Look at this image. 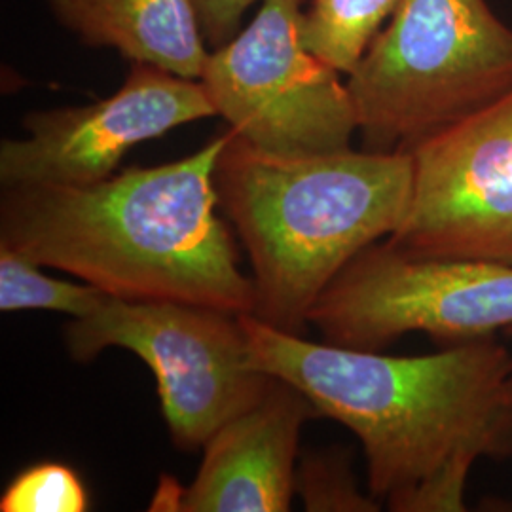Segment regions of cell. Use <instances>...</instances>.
<instances>
[{
  "instance_id": "13",
  "label": "cell",
  "mask_w": 512,
  "mask_h": 512,
  "mask_svg": "<svg viewBox=\"0 0 512 512\" xmlns=\"http://www.w3.org/2000/svg\"><path fill=\"white\" fill-rule=\"evenodd\" d=\"M29 256L0 245V310L59 311L73 319L97 310L109 294L90 283H73L42 272Z\"/></svg>"
},
{
  "instance_id": "7",
  "label": "cell",
  "mask_w": 512,
  "mask_h": 512,
  "mask_svg": "<svg viewBox=\"0 0 512 512\" xmlns=\"http://www.w3.org/2000/svg\"><path fill=\"white\" fill-rule=\"evenodd\" d=\"M304 0H262L247 29L207 55L203 90L239 139L277 156L346 150L357 126L348 84L302 40Z\"/></svg>"
},
{
  "instance_id": "16",
  "label": "cell",
  "mask_w": 512,
  "mask_h": 512,
  "mask_svg": "<svg viewBox=\"0 0 512 512\" xmlns=\"http://www.w3.org/2000/svg\"><path fill=\"white\" fill-rule=\"evenodd\" d=\"M256 0H194L203 37L213 50L236 37L243 14Z\"/></svg>"
},
{
  "instance_id": "9",
  "label": "cell",
  "mask_w": 512,
  "mask_h": 512,
  "mask_svg": "<svg viewBox=\"0 0 512 512\" xmlns=\"http://www.w3.org/2000/svg\"><path fill=\"white\" fill-rule=\"evenodd\" d=\"M211 116L217 112L200 80L131 63L122 88L101 101L27 114V137L0 145V183H99L116 173L131 148Z\"/></svg>"
},
{
  "instance_id": "11",
  "label": "cell",
  "mask_w": 512,
  "mask_h": 512,
  "mask_svg": "<svg viewBox=\"0 0 512 512\" xmlns=\"http://www.w3.org/2000/svg\"><path fill=\"white\" fill-rule=\"evenodd\" d=\"M46 2L57 23L90 48H112L131 63L202 78L209 50L194 0Z\"/></svg>"
},
{
  "instance_id": "6",
  "label": "cell",
  "mask_w": 512,
  "mask_h": 512,
  "mask_svg": "<svg viewBox=\"0 0 512 512\" xmlns=\"http://www.w3.org/2000/svg\"><path fill=\"white\" fill-rule=\"evenodd\" d=\"M323 342L380 351L408 332L463 344L512 327V264L404 253L385 239L355 256L311 306Z\"/></svg>"
},
{
  "instance_id": "14",
  "label": "cell",
  "mask_w": 512,
  "mask_h": 512,
  "mask_svg": "<svg viewBox=\"0 0 512 512\" xmlns=\"http://www.w3.org/2000/svg\"><path fill=\"white\" fill-rule=\"evenodd\" d=\"M294 492L302 497L310 512H376L382 503L361 492L351 471V456L346 450L330 448L306 454L296 465Z\"/></svg>"
},
{
  "instance_id": "5",
  "label": "cell",
  "mask_w": 512,
  "mask_h": 512,
  "mask_svg": "<svg viewBox=\"0 0 512 512\" xmlns=\"http://www.w3.org/2000/svg\"><path fill=\"white\" fill-rule=\"evenodd\" d=\"M65 342L80 363L109 348L135 353L152 370L165 423L184 450L203 448L274 384L253 363L239 315L198 304L107 296L73 319Z\"/></svg>"
},
{
  "instance_id": "12",
  "label": "cell",
  "mask_w": 512,
  "mask_h": 512,
  "mask_svg": "<svg viewBox=\"0 0 512 512\" xmlns=\"http://www.w3.org/2000/svg\"><path fill=\"white\" fill-rule=\"evenodd\" d=\"M401 0H311L304 12L302 40L340 74L348 76L363 59Z\"/></svg>"
},
{
  "instance_id": "8",
  "label": "cell",
  "mask_w": 512,
  "mask_h": 512,
  "mask_svg": "<svg viewBox=\"0 0 512 512\" xmlns=\"http://www.w3.org/2000/svg\"><path fill=\"white\" fill-rule=\"evenodd\" d=\"M412 196L397 249L512 264V90L408 148Z\"/></svg>"
},
{
  "instance_id": "10",
  "label": "cell",
  "mask_w": 512,
  "mask_h": 512,
  "mask_svg": "<svg viewBox=\"0 0 512 512\" xmlns=\"http://www.w3.org/2000/svg\"><path fill=\"white\" fill-rule=\"evenodd\" d=\"M315 416L304 393L274 378L260 403L207 440L194 482L183 488L164 478L150 511H289L300 431Z\"/></svg>"
},
{
  "instance_id": "2",
  "label": "cell",
  "mask_w": 512,
  "mask_h": 512,
  "mask_svg": "<svg viewBox=\"0 0 512 512\" xmlns=\"http://www.w3.org/2000/svg\"><path fill=\"white\" fill-rule=\"evenodd\" d=\"M228 129L183 160L93 184L4 188L0 245L124 300L255 315L253 277L220 219L215 167Z\"/></svg>"
},
{
  "instance_id": "4",
  "label": "cell",
  "mask_w": 512,
  "mask_h": 512,
  "mask_svg": "<svg viewBox=\"0 0 512 512\" xmlns=\"http://www.w3.org/2000/svg\"><path fill=\"white\" fill-rule=\"evenodd\" d=\"M365 150L393 152L512 90V29L486 0H401L348 74Z\"/></svg>"
},
{
  "instance_id": "1",
  "label": "cell",
  "mask_w": 512,
  "mask_h": 512,
  "mask_svg": "<svg viewBox=\"0 0 512 512\" xmlns=\"http://www.w3.org/2000/svg\"><path fill=\"white\" fill-rule=\"evenodd\" d=\"M239 319L258 370L361 440L368 492L389 511L463 512L476 463L512 459V353L492 338L393 357Z\"/></svg>"
},
{
  "instance_id": "17",
  "label": "cell",
  "mask_w": 512,
  "mask_h": 512,
  "mask_svg": "<svg viewBox=\"0 0 512 512\" xmlns=\"http://www.w3.org/2000/svg\"><path fill=\"white\" fill-rule=\"evenodd\" d=\"M505 332H507V334H509V336H512V327H511V329L505 330Z\"/></svg>"
},
{
  "instance_id": "15",
  "label": "cell",
  "mask_w": 512,
  "mask_h": 512,
  "mask_svg": "<svg viewBox=\"0 0 512 512\" xmlns=\"http://www.w3.org/2000/svg\"><path fill=\"white\" fill-rule=\"evenodd\" d=\"M90 492L73 467L40 461L10 480L0 497L2 512H86Z\"/></svg>"
},
{
  "instance_id": "3",
  "label": "cell",
  "mask_w": 512,
  "mask_h": 512,
  "mask_svg": "<svg viewBox=\"0 0 512 512\" xmlns=\"http://www.w3.org/2000/svg\"><path fill=\"white\" fill-rule=\"evenodd\" d=\"M412 177L403 150L277 156L228 129L215 190L251 256L256 317L302 336L330 281L401 226Z\"/></svg>"
}]
</instances>
